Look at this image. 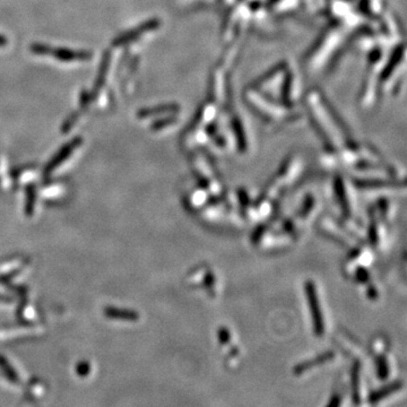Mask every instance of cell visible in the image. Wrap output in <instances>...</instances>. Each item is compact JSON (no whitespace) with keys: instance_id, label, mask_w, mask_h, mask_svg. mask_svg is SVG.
I'll return each mask as SVG.
<instances>
[{"instance_id":"obj_1","label":"cell","mask_w":407,"mask_h":407,"mask_svg":"<svg viewBox=\"0 0 407 407\" xmlns=\"http://www.w3.org/2000/svg\"><path fill=\"white\" fill-rule=\"evenodd\" d=\"M305 294L308 298V302L311 308V315H312V322H313V328L315 333L318 336H322L323 334V320H322V313L320 310V305L318 295H317L316 288L312 282L305 283Z\"/></svg>"},{"instance_id":"obj_2","label":"cell","mask_w":407,"mask_h":407,"mask_svg":"<svg viewBox=\"0 0 407 407\" xmlns=\"http://www.w3.org/2000/svg\"><path fill=\"white\" fill-rule=\"evenodd\" d=\"M402 387V384L399 381H396V382H392V384L386 386V387L381 388L380 390L378 391H374L372 392L371 396H370V402L371 403H377L380 401V399H384L387 397V396L394 394L395 391L399 390V388Z\"/></svg>"},{"instance_id":"obj_3","label":"cell","mask_w":407,"mask_h":407,"mask_svg":"<svg viewBox=\"0 0 407 407\" xmlns=\"http://www.w3.org/2000/svg\"><path fill=\"white\" fill-rule=\"evenodd\" d=\"M333 357H334V354L332 353V352H328V353L320 355L319 357H317L312 361H309L308 363H302V364L298 365V367L295 368V373H299V374L303 373V372H305L306 370H308V369L316 367V365H320V364L325 363V362H327Z\"/></svg>"},{"instance_id":"obj_4","label":"cell","mask_w":407,"mask_h":407,"mask_svg":"<svg viewBox=\"0 0 407 407\" xmlns=\"http://www.w3.org/2000/svg\"><path fill=\"white\" fill-rule=\"evenodd\" d=\"M337 194H339V202L341 204V207H343V209L345 212H347V208H348V204L346 201V197H345V192H344V188L343 186L340 184L339 185V187H337Z\"/></svg>"}]
</instances>
